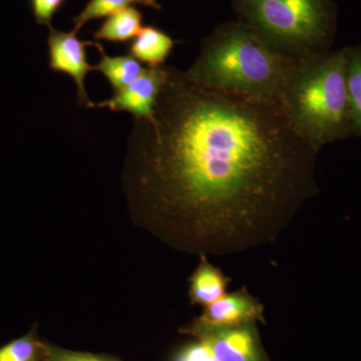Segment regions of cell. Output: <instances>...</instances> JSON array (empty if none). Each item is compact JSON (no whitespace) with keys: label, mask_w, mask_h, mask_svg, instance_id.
<instances>
[{"label":"cell","mask_w":361,"mask_h":361,"mask_svg":"<svg viewBox=\"0 0 361 361\" xmlns=\"http://www.w3.org/2000/svg\"><path fill=\"white\" fill-rule=\"evenodd\" d=\"M320 149L283 101L195 82L168 68L154 120H135L125 186L177 248L230 256L273 243L318 193Z\"/></svg>","instance_id":"obj_1"},{"label":"cell","mask_w":361,"mask_h":361,"mask_svg":"<svg viewBox=\"0 0 361 361\" xmlns=\"http://www.w3.org/2000/svg\"><path fill=\"white\" fill-rule=\"evenodd\" d=\"M301 61L277 51L249 26L234 21L222 23L202 42L200 54L186 73L214 89L283 101Z\"/></svg>","instance_id":"obj_2"},{"label":"cell","mask_w":361,"mask_h":361,"mask_svg":"<svg viewBox=\"0 0 361 361\" xmlns=\"http://www.w3.org/2000/svg\"><path fill=\"white\" fill-rule=\"evenodd\" d=\"M283 102L294 123L318 148L351 137L346 49L301 61Z\"/></svg>","instance_id":"obj_3"},{"label":"cell","mask_w":361,"mask_h":361,"mask_svg":"<svg viewBox=\"0 0 361 361\" xmlns=\"http://www.w3.org/2000/svg\"><path fill=\"white\" fill-rule=\"evenodd\" d=\"M232 7L240 23L299 61L329 51L334 42V0H232Z\"/></svg>","instance_id":"obj_4"},{"label":"cell","mask_w":361,"mask_h":361,"mask_svg":"<svg viewBox=\"0 0 361 361\" xmlns=\"http://www.w3.org/2000/svg\"><path fill=\"white\" fill-rule=\"evenodd\" d=\"M257 325L220 326L197 319L183 332L202 342L217 361H271Z\"/></svg>","instance_id":"obj_5"},{"label":"cell","mask_w":361,"mask_h":361,"mask_svg":"<svg viewBox=\"0 0 361 361\" xmlns=\"http://www.w3.org/2000/svg\"><path fill=\"white\" fill-rule=\"evenodd\" d=\"M168 75V66H147L127 87L114 92L111 99L92 103V108L127 111L135 120H154L155 106Z\"/></svg>","instance_id":"obj_6"},{"label":"cell","mask_w":361,"mask_h":361,"mask_svg":"<svg viewBox=\"0 0 361 361\" xmlns=\"http://www.w3.org/2000/svg\"><path fill=\"white\" fill-rule=\"evenodd\" d=\"M78 33L65 32L49 28L47 45L49 52V68L56 73H66L73 78L78 90V104L92 108L85 90V80L94 66L90 65L87 58V47H97V42H82Z\"/></svg>","instance_id":"obj_7"},{"label":"cell","mask_w":361,"mask_h":361,"mask_svg":"<svg viewBox=\"0 0 361 361\" xmlns=\"http://www.w3.org/2000/svg\"><path fill=\"white\" fill-rule=\"evenodd\" d=\"M201 322L220 326H239L264 323V307L246 289L225 294L206 306Z\"/></svg>","instance_id":"obj_8"},{"label":"cell","mask_w":361,"mask_h":361,"mask_svg":"<svg viewBox=\"0 0 361 361\" xmlns=\"http://www.w3.org/2000/svg\"><path fill=\"white\" fill-rule=\"evenodd\" d=\"M175 40L153 25L144 26L130 45V56L148 66H164Z\"/></svg>","instance_id":"obj_9"},{"label":"cell","mask_w":361,"mask_h":361,"mask_svg":"<svg viewBox=\"0 0 361 361\" xmlns=\"http://www.w3.org/2000/svg\"><path fill=\"white\" fill-rule=\"evenodd\" d=\"M229 279L222 271L211 264L205 256H201L200 264L191 278L190 297L194 304L208 306L226 294Z\"/></svg>","instance_id":"obj_10"},{"label":"cell","mask_w":361,"mask_h":361,"mask_svg":"<svg viewBox=\"0 0 361 361\" xmlns=\"http://www.w3.org/2000/svg\"><path fill=\"white\" fill-rule=\"evenodd\" d=\"M142 14L134 6H127L111 14L92 33L94 39L123 44L133 40L142 28Z\"/></svg>","instance_id":"obj_11"},{"label":"cell","mask_w":361,"mask_h":361,"mask_svg":"<svg viewBox=\"0 0 361 361\" xmlns=\"http://www.w3.org/2000/svg\"><path fill=\"white\" fill-rule=\"evenodd\" d=\"M101 59L94 71L101 73L113 87L114 92L127 87L142 73L141 63L130 54L126 56H110L106 54L104 47L97 44Z\"/></svg>","instance_id":"obj_12"},{"label":"cell","mask_w":361,"mask_h":361,"mask_svg":"<svg viewBox=\"0 0 361 361\" xmlns=\"http://www.w3.org/2000/svg\"><path fill=\"white\" fill-rule=\"evenodd\" d=\"M353 135L361 137V45L346 47Z\"/></svg>","instance_id":"obj_13"},{"label":"cell","mask_w":361,"mask_h":361,"mask_svg":"<svg viewBox=\"0 0 361 361\" xmlns=\"http://www.w3.org/2000/svg\"><path fill=\"white\" fill-rule=\"evenodd\" d=\"M47 349V344L30 332L0 348V361H44Z\"/></svg>","instance_id":"obj_14"},{"label":"cell","mask_w":361,"mask_h":361,"mask_svg":"<svg viewBox=\"0 0 361 361\" xmlns=\"http://www.w3.org/2000/svg\"><path fill=\"white\" fill-rule=\"evenodd\" d=\"M130 4V0H90L85 8L73 18V32L78 33L89 21L109 18Z\"/></svg>","instance_id":"obj_15"},{"label":"cell","mask_w":361,"mask_h":361,"mask_svg":"<svg viewBox=\"0 0 361 361\" xmlns=\"http://www.w3.org/2000/svg\"><path fill=\"white\" fill-rule=\"evenodd\" d=\"M44 361H120L115 357L94 353H78L47 344Z\"/></svg>","instance_id":"obj_16"},{"label":"cell","mask_w":361,"mask_h":361,"mask_svg":"<svg viewBox=\"0 0 361 361\" xmlns=\"http://www.w3.org/2000/svg\"><path fill=\"white\" fill-rule=\"evenodd\" d=\"M30 2L37 25L51 28L52 18L65 4L66 0H30Z\"/></svg>","instance_id":"obj_17"},{"label":"cell","mask_w":361,"mask_h":361,"mask_svg":"<svg viewBox=\"0 0 361 361\" xmlns=\"http://www.w3.org/2000/svg\"><path fill=\"white\" fill-rule=\"evenodd\" d=\"M173 361H217L202 342L195 341L183 346Z\"/></svg>","instance_id":"obj_18"},{"label":"cell","mask_w":361,"mask_h":361,"mask_svg":"<svg viewBox=\"0 0 361 361\" xmlns=\"http://www.w3.org/2000/svg\"><path fill=\"white\" fill-rule=\"evenodd\" d=\"M130 1L149 8L156 9V11H161V6L157 0H130Z\"/></svg>","instance_id":"obj_19"}]
</instances>
